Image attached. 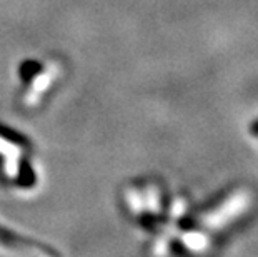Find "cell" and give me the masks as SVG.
Returning <instances> with one entry per match:
<instances>
[{
  "label": "cell",
  "instance_id": "7a4b0ae2",
  "mask_svg": "<svg viewBox=\"0 0 258 257\" xmlns=\"http://www.w3.org/2000/svg\"><path fill=\"white\" fill-rule=\"evenodd\" d=\"M182 239L186 247L190 250H195V252H200L208 245V239L202 232H186L182 236Z\"/></svg>",
  "mask_w": 258,
  "mask_h": 257
},
{
  "label": "cell",
  "instance_id": "277c9868",
  "mask_svg": "<svg viewBox=\"0 0 258 257\" xmlns=\"http://www.w3.org/2000/svg\"><path fill=\"white\" fill-rule=\"evenodd\" d=\"M185 211H186L185 200L177 199V200L173 202V207H172V217H173V219H178L180 216H183V214H185Z\"/></svg>",
  "mask_w": 258,
  "mask_h": 257
},
{
  "label": "cell",
  "instance_id": "6da1fadb",
  "mask_svg": "<svg viewBox=\"0 0 258 257\" xmlns=\"http://www.w3.org/2000/svg\"><path fill=\"white\" fill-rule=\"evenodd\" d=\"M251 205V194L246 190H238L233 192L230 197H227L222 205H218L217 209H213L208 214H203L202 224L208 229H222L228 226L230 222H233L235 219L243 216Z\"/></svg>",
  "mask_w": 258,
  "mask_h": 257
},
{
  "label": "cell",
  "instance_id": "3957f363",
  "mask_svg": "<svg viewBox=\"0 0 258 257\" xmlns=\"http://www.w3.org/2000/svg\"><path fill=\"white\" fill-rule=\"evenodd\" d=\"M148 207H150V211L155 212V214L160 212V197H158L157 189H153V187L148 189Z\"/></svg>",
  "mask_w": 258,
  "mask_h": 257
}]
</instances>
